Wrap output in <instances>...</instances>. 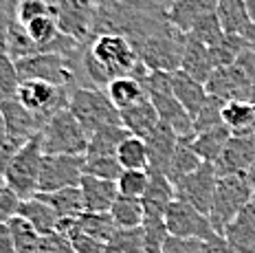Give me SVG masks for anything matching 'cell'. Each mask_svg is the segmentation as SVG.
Masks as SVG:
<instances>
[{
  "label": "cell",
  "mask_w": 255,
  "mask_h": 253,
  "mask_svg": "<svg viewBox=\"0 0 255 253\" xmlns=\"http://www.w3.org/2000/svg\"><path fill=\"white\" fill-rule=\"evenodd\" d=\"M108 93L110 102L117 106V110H124L132 104L141 102L145 97V91H143V84L139 77L134 75H124V77H115L108 86L104 88Z\"/></svg>",
  "instance_id": "cell-29"
},
{
  "label": "cell",
  "mask_w": 255,
  "mask_h": 253,
  "mask_svg": "<svg viewBox=\"0 0 255 253\" xmlns=\"http://www.w3.org/2000/svg\"><path fill=\"white\" fill-rule=\"evenodd\" d=\"M180 136L174 132L172 126L158 121V126L150 132V136L145 139L147 145V156H150V165H147V172L150 174H165L167 165L172 161L174 152L178 147Z\"/></svg>",
  "instance_id": "cell-15"
},
{
  "label": "cell",
  "mask_w": 255,
  "mask_h": 253,
  "mask_svg": "<svg viewBox=\"0 0 255 253\" xmlns=\"http://www.w3.org/2000/svg\"><path fill=\"white\" fill-rule=\"evenodd\" d=\"M22 145L24 143L11 139V136H7V141H4V143H0V183H4V174H7L9 163H11V159L15 156V152H18Z\"/></svg>",
  "instance_id": "cell-49"
},
{
  "label": "cell",
  "mask_w": 255,
  "mask_h": 253,
  "mask_svg": "<svg viewBox=\"0 0 255 253\" xmlns=\"http://www.w3.org/2000/svg\"><path fill=\"white\" fill-rule=\"evenodd\" d=\"M4 187H7V185H4V183H0V192H2V189H4Z\"/></svg>",
  "instance_id": "cell-55"
},
{
  "label": "cell",
  "mask_w": 255,
  "mask_h": 253,
  "mask_svg": "<svg viewBox=\"0 0 255 253\" xmlns=\"http://www.w3.org/2000/svg\"><path fill=\"white\" fill-rule=\"evenodd\" d=\"M4 117V126H7V136L26 143L29 139H33L35 134H40V130L44 128V121L38 115H33L31 110H26L18 99L7 102L4 106H0Z\"/></svg>",
  "instance_id": "cell-16"
},
{
  "label": "cell",
  "mask_w": 255,
  "mask_h": 253,
  "mask_svg": "<svg viewBox=\"0 0 255 253\" xmlns=\"http://www.w3.org/2000/svg\"><path fill=\"white\" fill-rule=\"evenodd\" d=\"M7 141V126H4V117H2V110H0V143Z\"/></svg>",
  "instance_id": "cell-53"
},
{
  "label": "cell",
  "mask_w": 255,
  "mask_h": 253,
  "mask_svg": "<svg viewBox=\"0 0 255 253\" xmlns=\"http://www.w3.org/2000/svg\"><path fill=\"white\" fill-rule=\"evenodd\" d=\"M82 53L75 57H66L60 53H35L31 57H24V60L15 62L18 77H20V82L40 80V82L53 84V86L71 88L73 91V88L82 86V71H79Z\"/></svg>",
  "instance_id": "cell-1"
},
{
  "label": "cell",
  "mask_w": 255,
  "mask_h": 253,
  "mask_svg": "<svg viewBox=\"0 0 255 253\" xmlns=\"http://www.w3.org/2000/svg\"><path fill=\"white\" fill-rule=\"evenodd\" d=\"M73 245V249H75V253H104L106 251V245L95 238H90V236H86L82 229L77 231L75 236H73L71 240H68Z\"/></svg>",
  "instance_id": "cell-48"
},
{
  "label": "cell",
  "mask_w": 255,
  "mask_h": 253,
  "mask_svg": "<svg viewBox=\"0 0 255 253\" xmlns=\"http://www.w3.org/2000/svg\"><path fill=\"white\" fill-rule=\"evenodd\" d=\"M216 15L227 35L242 38L251 49H255V22L242 0H216Z\"/></svg>",
  "instance_id": "cell-14"
},
{
  "label": "cell",
  "mask_w": 255,
  "mask_h": 253,
  "mask_svg": "<svg viewBox=\"0 0 255 253\" xmlns=\"http://www.w3.org/2000/svg\"><path fill=\"white\" fill-rule=\"evenodd\" d=\"M255 159V136H236L227 141L225 150L214 161V170L220 176H244Z\"/></svg>",
  "instance_id": "cell-13"
},
{
  "label": "cell",
  "mask_w": 255,
  "mask_h": 253,
  "mask_svg": "<svg viewBox=\"0 0 255 253\" xmlns=\"http://www.w3.org/2000/svg\"><path fill=\"white\" fill-rule=\"evenodd\" d=\"M18 214L26 218L35 229L40 231V236H49L57 231V223H60V216H57L49 205L44 203L42 198L33 196V198H26L20 203Z\"/></svg>",
  "instance_id": "cell-27"
},
{
  "label": "cell",
  "mask_w": 255,
  "mask_h": 253,
  "mask_svg": "<svg viewBox=\"0 0 255 253\" xmlns=\"http://www.w3.org/2000/svg\"><path fill=\"white\" fill-rule=\"evenodd\" d=\"M68 97H71V88H60L40 80H24L20 82L15 99L46 124L55 113L68 108Z\"/></svg>",
  "instance_id": "cell-9"
},
{
  "label": "cell",
  "mask_w": 255,
  "mask_h": 253,
  "mask_svg": "<svg viewBox=\"0 0 255 253\" xmlns=\"http://www.w3.org/2000/svg\"><path fill=\"white\" fill-rule=\"evenodd\" d=\"M143 91H145L147 99L152 102V106L156 108L158 119L163 124L172 126L174 132L180 139L183 136H194V121L187 115V110L178 104L176 95L172 91V73L165 71H147L141 77Z\"/></svg>",
  "instance_id": "cell-2"
},
{
  "label": "cell",
  "mask_w": 255,
  "mask_h": 253,
  "mask_svg": "<svg viewBox=\"0 0 255 253\" xmlns=\"http://www.w3.org/2000/svg\"><path fill=\"white\" fill-rule=\"evenodd\" d=\"M79 189H82L86 212H110L113 203L119 196L117 181H106V178L88 176V174L82 176Z\"/></svg>",
  "instance_id": "cell-20"
},
{
  "label": "cell",
  "mask_w": 255,
  "mask_h": 253,
  "mask_svg": "<svg viewBox=\"0 0 255 253\" xmlns=\"http://www.w3.org/2000/svg\"><path fill=\"white\" fill-rule=\"evenodd\" d=\"M7 225H9V231H11L15 253H35L38 251V247L42 242V236H40V231L29 223V220L22 218L20 214H15Z\"/></svg>",
  "instance_id": "cell-35"
},
{
  "label": "cell",
  "mask_w": 255,
  "mask_h": 253,
  "mask_svg": "<svg viewBox=\"0 0 255 253\" xmlns=\"http://www.w3.org/2000/svg\"><path fill=\"white\" fill-rule=\"evenodd\" d=\"M35 253H75V249L60 234H49V236H42V242Z\"/></svg>",
  "instance_id": "cell-47"
},
{
  "label": "cell",
  "mask_w": 255,
  "mask_h": 253,
  "mask_svg": "<svg viewBox=\"0 0 255 253\" xmlns=\"http://www.w3.org/2000/svg\"><path fill=\"white\" fill-rule=\"evenodd\" d=\"M18 86L20 77L15 62L4 51H0V106H4L7 102H13L18 97Z\"/></svg>",
  "instance_id": "cell-36"
},
{
  "label": "cell",
  "mask_w": 255,
  "mask_h": 253,
  "mask_svg": "<svg viewBox=\"0 0 255 253\" xmlns=\"http://www.w3.org/2000/svg\"><path fill=\"white\" fill-rule=\"evenodd\" d=\"M242 2H244V7H247L249 15H251V20L255 22V0H242Z\"/></svg>",
  "instance_id": "cell-54"
},
{
  "label": "cell",
  "mask_w": 255,
  "mask_h": 253,
  "mask_svg": "<svg viewBox=\"0 0 255 253\" xmlns=\"http://www.w3.org/2000/svg\"><path fill=\"white\" fill-rule=\"evenodd\" d=\"M0 253H15V245L7 223L0 225Z\"/></svg>",
  "instance_id": "cell-51"
},
{
  "label": "cell",
  "mask_w": 255,
  "mask_h": 253,
  "mask_svg": "<svg viewBox=\"0 0 255 253\" xmlns=\"http://www.w3.org/2000/svg\"><path fill=\"white\" fill-rule=\"evenodd\" d=\"M143 251L145 253H163V247L169 238L163 220H143Z\"/></svg>",
  "instance_id": "cell-42"
},
{
  "label": "cell",
  "mask_w": 255,
  "mask_h": 253,
  "mask_svg": "<svg viewBox=\"0 0 255 253\" xmlns=\"http://www.w3.org/2000/svg\"><path fill=\"white\" fill-rule=\"evenodd\" d=\"M185 38L187 35H183L178 29H174L172 24H165L136 46L139 60L147 71H178L185 49Z\"/></svg>",
  "instance_id": "cell-6"
},
{
  "label": "cell",
  "mask_w": 255,
  "mask_h": 253,
  "mask_svg": "<svg viewBox=\"0 0 255 253\" xmlns=\"http://www.w3.org/2000/svg\"><path fill=\"white\" fill-rule=\"evenodd\" d=\"M218 183V174L214 170V163H203L196 172L187 174L185 178L174 183V194L178 200L191 205L194 209H198L200 214H209L211 200H214Z\"/></svg>",
  "instance_id": "cell-12"
},
{
  "label": "cell",
  "mask_w": 255,
  "mask_h": 253,
  "mask_svg": "<svg viewBox=\"0 0 255 253\" xmlns=\"http://www.w3.org/2000/svg\"><path fill=\"white\" fill-rule=\"evenodd\" d=\"M172 91L176 95L178 104L187 110L191 121H194V117L198 115V110L203 108V104L207 102V97H209L205 84L196 82L194 77H189L187 73H183L180 68L172 73Z\"/></svg>",
  "instance_id": "cell-23"
},
{
  "label": "cell",
  "mask_w": 255,
  "mask_h": 253,
  "mask_svg": "<svg viewBox=\"0 0 255 253\" xmlns=\"http://www.w3.org/2000/svg\"><path fill=\"white\" fill-rule=\"evenodd\" d=\"M180 71L187 73L189 77H194L196 82L207 84L211 77V73L216 71L214 62H211V53L209 46L200 44L194 38H185V49H183V57H180Z\"/></svg>",
  "instance_id": "cell-22"
},
{
  "label": "cell",
  "mask_w": 255,
  "mask_h": 253,
  "mask_svg": "<svg viewBox=\"0 0 255 253\" xmlns=\"http://www.w3.org/2000/svg\"><path fill=\"white\" fill-rule=\"evenodd\" d=\"M222 124L236 136H255V104L227 102L222 106Z\"/></svg>",
  "instance_id": "cell-26"
},
{
  "label": "cell",
  "mask_w": 255,
  "mask_h": 253,
  "mask_svg": "<svg viewBox=\"0 0 255 253\" xmlns=\"http://www.w3.org/2000/svg\"><path fill=\"white\" fill-rule=\"evenodd\" d=\"M128 136H130V132L121 124L99 128L97 132L88 136L86 156H117V150Z\"/></svg>",
  "instance_id": "cell-28"
},
{
  "label": "cell",
  "mask_w": 255,
  "mask_h": 253,
  "mask_svg": "<svg viewBox=\"0 0 255 253\" xmlns=\"http://www.w3.org/2000/svg\"><path fill=\"white\" fill-rule=\"evenodd\" d=\"M79 229L86 236H90V238L104 242L108 247V242L115 238L119 227L115 225L113 216L108 212H84L79 216Z\"/></svg>",
  "instance_id": "cell-32"
},
{
  "label": "cell",
  "mask_w": 255,
  "mask_h": 253,
  "mask_svg": "<svg viewBox=\"0 0 255 253\" xmlns=\"http://www.w3.org/2000/svg\"><path fill=\"white\" fill-rule=\"evenodd\" d=\"M176 198L174 183L165 174H150V183L145 187V194L141 196L145 220H163L169 203Z\"/></svg>",
  "instance_id": "cell-19"
},
{
  "label": "cell",
  "mask_w": 255,
  "mask_h": 253,
  "mask_svg": "<svg viewBox=\"0 0 255 253\" xmlns=\"http://www.w3.org/2000/svg\"><path fill=\"white\" fill-rule=\"evenodd\" d=\"M216 11V0H169L167 2V20L174 29L187 35L196 27L198 20Z\"/></svg>",
  "instance_id": "cell-17"
},
{
  "label": "cell",
  "mask_w": 255,
  "mask_h": 253,
  "mask_svg": "<svg viewBox=\"0 0 255 253\" xmlns=\"http://www.w3.org/2000/svg\"><path fill=\"white\" fill-rule=\"evenodd\" d=\"M57 7L49 4L46 0H20L18 9H15V18H18L20 24H29L33 22L35 18H42V15H55Z\"/></svg>",
  "instance_id": "cell-43"
},
{
  "label": "cell",
  "mask_w": 255,
  "mask_h": 253,
  "mask_svg": "<svg viewBox=\"0 0 255 253\" xmlns=\"http://www.w3.org/2000/svg\"><path fill=\"white\" fill-rule=\"evenodd\" d=\"M244 178H247V183L251 185V189L255 192V159H253V163H251V167L247 170V174H244Z\"/></svg>",
  "instance_id": "cell-52"
},
{
  "label": "cell",
  "mask_w": 255,
  "mask_h": 253,
  "mask_svg": "<svg viewBox=\"0 0 255 253\" xmlns=\"http://www.w3.org/2000/svg\"><path fill=\"white\" fill-rule=\"evenodd\" d=\"M187 35L211 49V46H216L218 42H222V38H225V31H222L220 20H218V15L214 11V13L205 15L203 20H198V22H196V27L191 29Z\"/></svg>",
  "instance_id": "cell-37"
},
{
  "label": "cell",
  "mask_w": 255,
  "mask_h": 253,
  "mask_svg": "<svg viewBox=\"0 0 255 253\" xmlns=\"http://www.w3.org/2000/svg\"><path fill=\"white\" fill-rule=\"evenodd\" d=\"M113 253H145L143 251V229H117L115 238L106 247Z\"/></svg>",
  "instance_id": "cell-39"
},
{
  "label": "cell",
  "mask_w": 255,
  "mask_h": 253,
  "mask_svg": "<svg viewBox=\"0 0 255 253\" xmlns=\"http://www.w3.org/2000/svg\"><path fill=\"white\" fill-rule=\"evenodd\" d=\"M20 0H0V51H4V42H7V31L15 20V9H18Z\"/></svg>",
  "instance_id": "cell-44"
},
{
  "label": "cell",
  "mask_w": 255,
  "mask_h": 253,
  "mask_svg": "<svg viewBox=\"0 0 255 253\" xmlns=\"http://www.w3.org/2000/svg\"><path fill=\"white\" fill-rule=\"evenodd\" d=\"M163 223H165V229L172 238H189V240L209 242L211 238L218 236L205 214H200L198 209H194L191 205L183 203L178 198H174L169 203L167 212L163 216Z\"/></svg>",
  "instance_id": "cell-11"
},
{
  "label": "cell",
  "mask_w": 255,
  "mask_h": 253,
  "mask_svg": "<svg viewBox=\"0 0 255 253\" xmlns=\"http://www.w3.org/2000/svg\"><path fill=\"white\" fill-rule=\"evenodd\" d=\"M150 183V172L147 170H124L117 178V189L124 196L141 198L145 194V187Z\"/></svg>",
  "instance_id": "cell-41"
},
{
  "label": "cell",
  "mask_w": 255,
  "mask_h": 253,
  "mask_svg": "<svg viewBox=\"0 0 255 253\" xmlns=\"http://www.w3.org/2000/svg\"><path fill=\"white\" fill-rule=\"evenodd\" d=\"M119 117H121V126H124L132 136H139V139H147L152 130L158 126V121H161L156 108H154L152 102L147 99V95L141 102L119 110Z\"/></svg>",
  "instance_id": "cell-21"
},
{
  "label": "cell",
  "mask_w": 255,
  "mask_h": 253,
  "mask_svg": "<svg viewBox=\"0 0 255 253\" xmlns=\"http://www.w3.org/2000/svg\"><path fill=\"white\" fill-rule=\"evenodd\" d=\"M22 200L18 198V194H13L9 187H4L0 192V225L9 223L15 214H18V207Z\"/></svg>",
  "instance_id": "cell-46"
},
{
  "label": "cell",
  "mask_w": 255,
  "mask_h": 253,
  "mask_svg": "<svg viewBox=\"0 0 255 253\" xmlns=\"http://www.w3.org/2000/svg\"><path fill=\"white\" fill-rule=\"evenodd\" d=\"M203 163H205V161H200V156L196 154L194 150H191L189 136H183V139L178 141L176 152H174L172 161H169V165H167L165 176H167L172 183H176V181H180V178L187 176V174L196 172L200 165H203Z\"/></svg>",
  "instance_id": "cell-31"
},
{
  "label": "cell",
  "mask_w": 255,
  "mask_h": 253,
  "mask_svg": "<svg viewBox=\"0 0 255 253\" xmlns=\"http://www.w3.org/2000/svg\"><path fill=\"white\" fill-rule=\"evenodd\" d=\"M38 198H42L46 205L55 212L60 218H77L86 212L84 207V196L79 185L73 187H62L55 192H44V194H35Z\"/></svg>",
  "instance_id": "cell-24"
},
{
  "label": "cell",
  "mask_w": 255,
  "mask_h": 253,
  "mask_svg": "<svg viewBox=\"0 0 255 253\" xmlns=\"http://www.w3.org/2000/svg\"><path fill=\"white\" fill-rule=\"evenodd\" d=\"M203 253H236V251L227 245V240L222 238V236H216V238H211L209 242H205Z\"/></svg>",
  "instance_id": "cell-50"
},
{
  "label": "cell",
  "mask_w": 255,
  "mask_h": 253,
  "mask_svg": "<svg viewBox=\"0 0 255 253\" xmlns=\"http://www.w3.org/2000/svg\"><path fill=\"white\" fill-rule=\"evenodd\" d=\"M124 167L119 165L117 156H86V165H84V174L88 176L106 178V181H117L121 176Z\"/></svg>",
  "instance_id": "cell-40"
},
{
  "label": "cell",
  "mask_w": 255,
  "mask_h": 253,
  "mask_svg": "<svg viewBox=\"0 0 255 253\" xmlns=\"http://www.w3.org/2000/svg\"><path fill=\"white\" fill-rule=\"evenodd\" d=\"M251 203H253V205H255V192H253V198H251Z\"/></svg>",
  "instance_id": "cell-56"
},
{
  "label": "cell",
  "mask_w": 255,
  "mask_h": 253,
  "mask_svg": "<svg viewBox=\"0 0 255 253\" xmlns=\"http://www.w3.org/2000/svg\"><path fill=\"white\" fill-rule=\"evenodd\" d=\"M42 139L35 134L15 152L4 174V185L18 194L20 200L33 198L38 194V178H40V165H42Z\"/></svg>",
  "instance_id": "cell-7"
},
{
  "label": "cell",
  "mask_w": 255,
  "mask_h": 253,
  "mask_svg": "<svg viewBox=\"0 0 255 253\" xmlns=\"http://www.w3.org/2000/svg\"><path fill=\"white\" fill-rule=\"evenodd\" d=\"M117 161L124 170H147L150 165V156H147L145 139L139 136H128L124 143L117 150Z\"/></svg>",
  "instance_id": "cell-34"
},
{
  "label": "cell",
  "mask_w": 255,
  "mask_h": 253,
  "mask_svg": "<svg viewBox=\"0 0 255 253\" xmlns=\"http://www.w3.org/2000/svg\"><path fill=\"white\" fill-rule=\"evenodd\" d=\"M68 110L75 115V119L82 124V128L88 132V136L97 132L99 128L121 124L119 110L110 102L108 93L104 88H93V86L73 88L71 97H68Z\"/></svg>",
  "instance_id": "cell-3"
},
{
  "label": "cell",
  "mask_w": 255,
  "mask_h": 253,
  "mask_svg": "<svg viewBox=\"0 0 255 253\" xmlns=\"http://www.w3.org/2000/svg\"><path fill=\"white\" fill-rule=\"evenodd\" d=\"M104 253H113V251H108V249H106V251H104Z\"/></svg>",
  "instance_id": "cell-57"
},
{
  "label": "cell",
  "mask_w": 255,
  "mask_h": 253,
  "mask_svg": "<svg viewBox=\"0 0 255 253\" xmlns=\"http://www.w3.org/2000/svg\"><path fill=\"white\" fill-rule=\"evenodd\" d=\"M110 216H113L115 225L119 229H136V227L143 225L145 220V212H143V203L141 198H134V196H124L119 194L117 200L110 207Z\"/></svg>",
  "instance_id": "cell-30"
},
{
  "label": "cell",
  "mask_w": 255,
  "mask_h": 253,
  "mask_svg": "<svg viewBox=\"0 0 255 253\" xmlns=\"http://www.w3.org/2000/svg\"><path fill=\"white\" fill-rule=\"evenodd\" d=\"M207 93L222 102H251L255 104V75L247 71L240 62L216 68L209 82L205 84Z\"/></svg>",
  "instance_id": "cell-8"
},
{
  "label": "cell",
  "mask_w": 255,
  "mask_h": 253,
  "mask_svg": "<svg viewBox=\"0 0 255 253\" xmlns=\"http://www.w3.org/2000/svg\"><path fill=\"white\" fill-rule=\"evenodd\" d=\"M222 106H225L222 99L209 95L207 102L203 104V108H200L198 115L194 117V134L205 132V130L216 128V126H222Z\"/></svg>",
  "instance_id": "cell-38"
},
{
  "label": "cell",
  "mask_w": 255,
  "mask_h": 253,
  "mask_svg": "<svg viewBox=\"0 0 255 253\" xmlns=\"http://www.w3.org/2000/svg\"><path fill=\"white\" fill-rule=\"evenodd\" d=\"M44 154H86L88 132L68 108L55 113L40 130Z\"/></svg>",
  "instance_id": "cell-4"
},
{
  "label": "cell",
  "mask_w": 255,
  "mask_h": 253,
  "mask_svg": "<svg viewBox=\"0 0 255 253\" xmlns=\"http://www.w3.org/2000/svg\"><path fill=\"white\" fill-rule=\"evenodd\" d=\"M229 139H231L229 128L222 124V126H216V128L205 130V132H196L194 136H189V145L200 156V161L214 163L220 156V152L225 150Z\"/></svg>",
  "instance_id": "cell-25"
},
{
  "label": "cell",
  "mask_w": 255,
  "mask_h": 253,
  "mask_svg": "<svg viewBox=\"0 0 255 253\" xmlns=\"http://www.w3.org/2000/svg\"><path fill=\"white\" fill-rule=\"evenodd\" d=\"M4 53L11 57L13 62L31 57L35 53H40V46L31 40V35L26 33V27L18 22V18L11 22V27L7 31V42H4Z\"/></svg>",
  "instance_id": "cell-33"
},
{
  "label": "cell",
  "mask_w": 255,
  "mask_h": 253,
  "mask_svg": "<svg viewBox=\"0 0 255 253\" xmlns=\"http://www.w3.org/2000/svg\"><path fill=\"white\" fill-rule=\"evenodd\" d=\"M253 198V189L247 183L244 176H220L216 183L214 200L209 207V218L211 227L218 236L225 234L227 225L240 214L244 205H249Z\"/></svg>",
  "instance_id": "cell-5"
},
{
  "label": "cell",
  "mask_w": 255,
  "mask_h": 253,
  "mask_svg": "<svg viewBox=\"0 0 255 253\" xmlns=\"http://www.w3.org/2000/svg\"><path fill=\"white\" fill-rule=\"evenodd\" d=\"M205 242L203 240H189V238H172L169 236L163 253H203Z\"/></svg>",
  "instance_id": "cell-45"
},
{
  "label": "cell",
  "mask_w": 255,
  "mask_h": 253,
  "mask_svg": "<svg viewBox=\"0 0 255 253\" xmlns=\"http://www.w3.org/2000/svg\"><path fill=\"white\" fill-rule=\"evenodd\" d=\"M86 165V154H44L40 165L38 194L79 185Z\"/></svg>",
  "instance_id": "cell-10"
},
{
  "label": "cell",
  "mask_w": 255,
  "mask_h": 253,
  "mask_svg": "<svg viewBox=\"0 0 255 253\" xmlns=\"http://www.w3.org/2000/svg\"><path fill=\"white\" fill-rule=\"evenodd\" d=\"M222 238L236 253H255V205L249 203L227 225Z\"/></svg>",
  "instance_id": "cell-18"
}]
</instances>
